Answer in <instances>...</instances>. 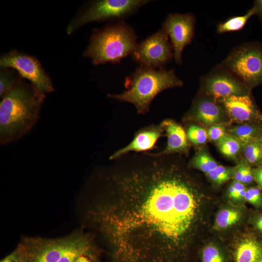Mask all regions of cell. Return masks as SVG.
<instances>
[{
  "mask_svg": "<svg viewBox=\"0 0 262 262\" xmlns=\"http://www.w3.org/2000/svg\"><path fill=\"white\" fill-rule=\"evenodd\" d=\"M169 155L132 152L98 175L105 196L88 211L111 262H169L194 223V188Z\"/></svg>",
  "mask_w": 262,
  "mask_h": 262,
  "instance_id": "6da1fadb",
  "label": "cell"
},
{
  "mask_svg": "<svg viewBox=\"0 0 262 262\" xmlns=\"http://www.w3.org/2000/svg\"><path fill=\"white\" fill-rule=\"evenodd\" d=\"M18 79L0 103V143L7 145L27 134L37 122L45 94Z\"/></svg>",
  "mask_w": 262,
  "mask_h": 262,
  "instance_id": "7a4b0ae2",
  "label": "cell"
},
{
  "mask_svg": "<svg viewBox=\"0 0 262 262\" xmlns=\"http://www.w3.org/2000/svg\"><path fill=\"white\" fill-rule=\"evenodd\" d=\"M16 250L21 262H74L81 255L97 262L98 256L93 237L80 231L56 239L25 237Z\"/></svg>",
  "mask_w": 262,
  "mask_h": 262,
  "instance_id": "3957f363",
  "label": "cell"
},
{
  "mask_svg": "<svg viewBox=\"0 0 262 262\" xmlns=\"http://www.w3.org/2000/svg\"><path fill=\"white\" fill-rule=\"evenodd\" d=\"M183 84L174 69L139 66L126 77L125 90L121 93L110 94L107 96L120 102L131 103L138 114L145 115L149 112L152 100L159 93Z\"/></svg>",
  "mask_w": 262,
  "mask_h": 262,
  "instance_id": "277c9868",
  "label": "cell"
},
{
  "mask_svg": "<svg viewBox=\"0 0 262 262\" xmlns=\"http://www.w3.org/2000/svg\"><path fill=\"white\" fill-rule=\"evenodd\" d=\"M134 29L123 20L95 29L83 55L95 65L120 62L137 44Z\"/></svg>",
  "mask_w": 262,
  "mask_h": 262,
  "instance_id": "5b68a950",
  "label": "cell"
},
{
  "mask_svg": "<svg viewBox=\"0 0 262 262\" xmlns=\"http://www.w3.org/2000/svg\"><path fill=\"white\" fill-rule=\"evenodd\" d=\"M219 65L250 89L262 84V43L247 42L237 45Z\"/></svg>",
  "mask_w": 262,
  "mask_h": 262,
  "instance_id": "8992f818",
  "label": "cell"
},
{
  "mask_svg": "<svg viewBox=\"0 0 262 262\" xmlns=\"http://www.w3.org/2000/svg\"><path fill=\"white\" fill-rule=\"evenodd\" d=\"M149 1L147 0H98L90 2L68 25L70 34L82 26L94 21L122 19Z\"/></svg>",
  "mask_w": 262,
  "mask_h": 262,
  "instance_id": "52a82bcc",
  "label": "cell"
},
{
  "mask_svg": "<svg viewBox=\"0 0 262 262\" xmlns=\"http://www.w3.org/2000/svg\"><path fill=\"white\" fill-rule=\"evenodd\" d=\"M130 55L140 66L164 69L173 57V47L167 33L162 28L137 43Z\"/></svg>",
  "mask_w": 262,
  "mask_h": 262,
  "instance_id": "ba28073f",
  "label": "cell"
},
{
  "mask_svg": "<svg viewBox=\"0 0 262 262\" xmlns=\"http://www.w3.org/2000/svg\"><path fill=\"white\" fill-rule=\"evenodd\" d=\"M1 68H12L22 78L29 80L38 91L44 93L54 91L51 79L35 57L16 50L2 54L0 58Z\"/></svg>",
  "mask_w": 262,
  "mask_h": 262,
  "instance_id": "9c48e42d",
  "label": "cell"
},
{
  "mask_svg": "<svg viewBox=\"0 0 262 262\" xmlns=\"http://www.w3.org/2000/svg\"><path fill=\"white\" fill-rule=\"evenodd\" d=\"M204 95L216 101L231 96L250 94V89L237 77L219 64L200 79Z\"/></svg>",
  "mask_w": 262,
  "mask_h": 262,
  "instance_id": "30bf717a",
  "label": "cell"
},
{
  "mask_svg": "<svg viewBox=\"0 0 262 262\" xmlns=\"http://www.w3.org/2000/svg\"><path fill=\"white\" fill-rule=\"evenodd\" d=\"M196 18L191 13L169 14L162 23V28L168 34L173 49L176 64H182L184 48L190 44L195 33Z\"/></svg>",
  "mask_w": 262,
  "mask_h": 262,
  "instance_id": "8fae6325",
  "label": "cell"
},
{
  "mask_svg": "<svg viewBox=\"0 0 262 262\" xmlns=\"http://www.w3.org/2000/svg\"><path fill=\"white\" fill-rule=\"evenodd\" d=\"M231 121L242 123H262V114L250 94L231 96L218 101Z\"/></svg>",
  "mask_w": 262,
  "mask_h": 262,
  "instance_id": "7c38bea8",
  "label": "cell"
},
{
  "mask_svg": "<svg viewBox=\"0 0 262 262\" xmlns=\"http://www.w3.org/2000/svg\"><path fill=\"white\" fill-rule=\"evenodd\" d=\"M164 132L161 124H151L141 128L135 133L130 143L115 151L109 159L113 161L130 153L145 152L152 150L158 139L164 135Z\"/></svg>",
  "mask_w": 262,
  "mask_h": 262,
  "instance_id": "4fadbf2b",
  "label": "cell"
},
{
  "mask_svg": "<svg viewBox=\"0 0 262 262\" xmlns=\"http://www.w3.org/2000/svg\"><path fill=\"white\" fill-rule=\"evenodd\" d=\"M204 95V97L195 101L190 110L185 115L184 120L194 121L209 127L225 122L223 119L227 114L222 105L212 98Z\"/></svg>",
  "mask_w": 262,
  "mask_h": 262,
  "instance_id": "5bb4252c",
  "label": "cell"
},
{
  "mask_svg": "<svg viewBox=\"0 0 262 262\" xmlns=\"http://www.w3.org/2000/svg\"><path fill=\"white\" fill-rule=\"evenodd\" d=\"M160 124L167 136V143L163 150L153 153L157 155L187 154L189 144L184 128L171 119H165Z\"/></svg>",
  "mask_w": 262,
  "mask_h": 262,
  "instance_id": "9a60e30c",
  "label": "cell"
},
{
  "mask_svg": "<svg viewBox=\"0 0 262 262\" xmlns=\"http://www.w3.org/2000/svg\"><path fill=\"white\" fill-rule=\"evenodd\" d=\"M235 262H262V244L252 238L242 241L234 252Z\"/></svg>",
  "mask_w": 262,
  "mask_h": 262,
  "instance_id": "2e32d148",
  "label": "cell"
},
{
  "mask_svg": "<svg viewBox=\"0 0 262 262\" xmlns=\"http://www.w3.org/2000/svg\"><path fill=\"white\" fill-rule=\"evenodd\" d=\"M227 133L237 139L244 147L261 136L262 134V124L242 123L228 129Z\"/></svg>",
  "mask_w": 262,
  "mask_h": 262,
  "instance_id": "e0dca14e",
  "label": "cell"
},
{
  "mask_svg": "<svg viewBox=\"0 0 262 262\" xmlns=\"http://www.w3.org/2000/svg\"><path fill=\"white\" fill-rule=\"evenodd\" d=\"M254 15H256V9L253 6L244 15L232 16L218 23L216 27V33L222 34L240 31L244 27L248 20Z\"/></svg>",
  "mask_w": 262,
  "mask_h": 262,
  "instance_id": "ac0fdd59",
  "label": "cell"
},
{
  "mask_svg": "<svg viewBox=\"0 0 262 262\" xmlns=\"http://www.w3.org/2000/svg\"><path fill=\"white\" fill-rule=\"evenodd\" d=\"M220 151L226 157L237 161L243 149V146L237 139L227 133L216 142Z\"/></svg>",
  "mask_w": 262,
  "mask_h": 262,
  "instance_id": "d6986e66",
  "label": "cell"
},
{
  "mask_svg": "<svg viewBox=\"0 0 262 262\" xmlns=\"http://www.w3.org/2000/svg\"><path fill=\"white\" fill-rule=\"evenodd\" d=\"M189 165L207 175L214 169L218 164L205 150H201L197 152L191 159Z\"/></svg>",
  "mask_w": 262,
  "mask_h": 262,
  "instance_id": "ffe728a7",
  "label": "cell"
},
{
  "mask_svg": "<svg viewBox=\"0 0 262 262\" xmlns=\"http://www.w3.org/2000/svg\"><path fill=\"white\" fill-rule=\"evenodd\" d=\"M241 218L240 213L232 209H225L220 211L215 218L214 228L223 229L230 227L237 223Z\"/></svg>",
  "mask_w": 262,
  "mask_h": 262,
  "instance_id": "44dd1931",
  "label": "cell"
},
{
  "mask_svg": "<svg viewBox=\"0 0 262 262\" xmlns=\"http://www.w3.org/2000/svg\"><path fill=\"white\" fill-rule=\"evenodd\" d=\"M260 138V137L243 147L244 159L249 165L258 167L262 165V151Z\"/></svg>",
  "mask_w": 262,
  "mask_h": 262,
  "instance_id": "7402d4cb",
  "label": "cell"
},
{
  "mask_svg": "<svg viewBox=\"0 0 262 262\" xmlns=\"http://www.w3.org/2000/svg\"><path fill=\"white\" fill-rule=\"evenodd\" d=\"M0 97H4L14 87L18 79L15 69L7 67L0 68Z\"/></svg>",
  "mask_w": 262,
  "mask_h": 262,
  "instance_id": "603a6c76",
  "label": "cell"
},
{
  "mask_svg": "<svg viewBox=\"0 0 262 262\" xmlns=\"http://www.w3.org/2000/svg\"><path fill=\"white\" fill-rule=\"evenodd\" d=\"M235 167L218 165L207 176L215 184L220 185L233 178Z\"/></svg>",
  "mask_w": 262,
  "mask_h": 262,
  "instance_id": "cb8c5ba5",
  "label": "cell"
},
{
  "mask_svg": "<svg viewBox=\"0 0 262 262\" xmlns=\"http://www.w3.org/2000/svg\"><path fill=\"white\" fill-rule=\"evenodd\" d=\"M186 132L188 141L196 145L205 143L208 138L207 131L196 125H189Z\"/></svg>",
  "mask_w": 262,
  "mask_h": 262,
  "instance_id": "d4e9b609",
  "label": "cell"
},
{
  "mask_svg": "<svg viewBox=\"0 0 262 262\" xmlns=\"http://www.w3.org/2000/svg\"><path fill=\"white\" fill-rule=\"evenodd\" d=\"M202 262H225V260L223 253L217 247L210 245L202 250Z\"/></svg>",
  "mask_w": 262,
  "mask_h": 262,
  "instance_id": "484cf974",
  "label": "cell"
},
{
  "mask_svg": "<svg viewBox=\"0 0 262 262\" xmlns=\"http://www.w3.org/2000/svg\"><path fill=\"white\" fill-rule=\"evenodd\" d=\"M230 123L223 122L211 126L208 131V138L212 141L217 142L227 133V127Z\"/></svg>",
  "mask_w": 262,
  "mask_h": 262,
  "instance_id": "4316f807",
  "label": "cell"
},
{
  "mask_svg": "<svg viewBox=\"0 0 262 262\" xmlns=\"http://www.w3.org/2000/svg\"><path fill=\"white\" fill-rule=\"evenodd\" d=\"M246 190L245 185L234 180L229 188V196L233 199L241 200L244 198Z\"/></svg>",
  "mask_w": 262,
  "mask_h": 262,
  "instance_id": "83f0119b",
  "label": "cell"
},
{
  "mask_svg": "<svg viewBox=\"0 0 262 262\" xmlns=\"http://www.w3.org/2000/svg\"><path fill=\"white\" fill-rule=\"evenodd\" d=\"M244 198L246 200L256 206L262 203V195L259 188L250 187L246 189Z\"/></svg>",
  "mask_w": 262,
  "mask_h": 262,
  "instance_id": "f1b7e54d",
  "label": "cell"
},
{
  "mask_svg": "<svg viewBox=\"0 0 262 262\" xmlns=\"http://www.w3.org/2000/svg\"><path fill=\"white\" fill-rule=\"evenodd\" d=\"M254 179L259 186V188L262 189V165L257 167L253 170Z\"/></svg>",
  "mask_w": 262,
  "mask_h": 262,
  "instance_id": "f546056e",
  "label": "cell"
},
{
  "mask_svg": "<svg viewBox=\"0 0 262 262\" xmlns=\"http://www.w3.org/2000/svg\"><path fill=\"white\" fill-rule=\"evenodd\" d=\"M0 262H21L17 251L15 250L13 253L2 259Z\"/></svg>",
  "mask_w": 262,
  "mask_h": 262,
  "instance_id": "4dcf8cb0",
  "label": "cell"
},
{
  "mask_svg": "<svg viewBox=\"0 0 262 262\" xmlns=\"http://www.w3.org/2000/svg\"><path fill=\"white\" fill-rule=\"evenodd\" d=\"M253 4V6L256 9V15L258 16L262 22V0H254Z\"/></svg>",
  "mask_w": 262,
  "mask_h": 262,
  "instance_id": "1f68e13d",
  "label": "cell"
},
{
  "mask_svg": "<svg viewBox=\"0 0 262 262\" xmlns=\"http://www.w3.org/2000/svg\"><path fill=\"white\" fill-rule=\"evenodd\" d=\"M93 261L88 256L81 255L78 257L74 262H92Z\"/></svg>",
  "mask_w": 262,
  "mask_h": 262,
  "instance_id": "d6a6232c",
  "label": "cell"
},
{
  "mask_svg": "<svg viewBox=\"0 0 262 262\" xmlns=\"http://www.w3.org/2000/svg\"><path fill=\"white\" fill-rule=\"evenodd\" d=\"M257 228L262 232V215L257 220L256 223Z\"/></svg>",
  "mask_w": 262,
  "mask_h": 262,
  "instance_id": "836d02e7",
  "label": "cell"
},
{
  "mask_svg": "<svg viewBox=\"0 0 262 262\" xmlns=\"http://www.w3.org/2000/svg\"><path fill=\"white\" fill-rule=\"evenodd\" d=\"M260 142L261 147V149L262 151V134L261 135L260 138Z\"/></svg>",
  "mask_w": 262,
  "mask_h": 262,
  "instance_id": "e575fe53",
  "label": "cell"
}]
</instances>
